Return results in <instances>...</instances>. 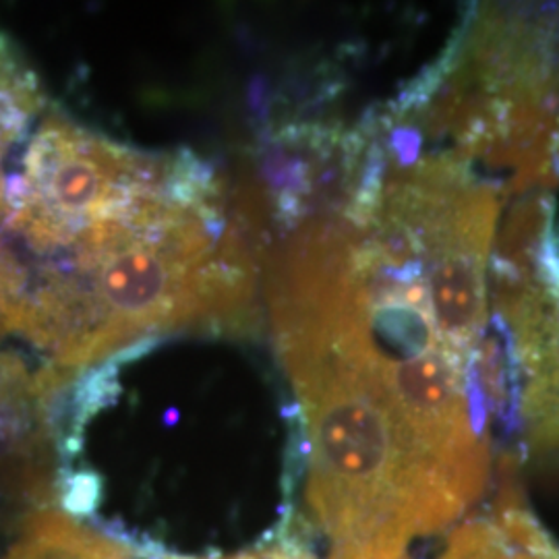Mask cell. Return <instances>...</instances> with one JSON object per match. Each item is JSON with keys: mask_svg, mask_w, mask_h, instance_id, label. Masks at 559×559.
<instances>
[{"mask_svg": "<svg viewBox=\"0 0 559 559\" xmlns=\"http://www.w3.org/2000/svg\"><path fill=\"white\" fill-rule=\"evenodd\" d=\"M295 390L305 503L325 559H411L475 498L420 443L376 365L320 323H278Z\"/></svg>", "mask_w": 559, "mask_h": 559, "instance_id": "1", "label": "cell"}, {"mask_svg": "<svg viewBox=\"0 0 559 559\" xmlns=\"http://www.w3.org/2000/svg\"><path fill=\"white\" fill-rule=\"evenodd\" d=\"M177 156L156 158L46 110L9 182L4 224L44 260L36 276L64 272L87 239L133 216L173 177Z\"/></svg>", "mask_w": 559, "mask_h": 559, "instance_id": "2", "label": "cell"}, {"mask_svg": "<svg viewBox=\"0 0 559 559\" xmlns=\"http://www.w3.org/2000/svg\"><path fill=\"white\" fill-rule=\"evenodd\" d=\"M500 493L479 519L456 526L438 559H559V545L526 508L514 462L501 460Z\"/></svg>", "mask_w": 559, "mask_h": 559, "instance_id": "3", "label": "cell"}, {"mask_svg": "<svg viewBox=\"0 0 559 559\" xmlns=\"http://www.w3.org/2000/svg\"><path fill=\"white\" fill-rule=\"evenodd\" d=\"M510 340L526 440L537 454L559 459V316Z\"/></svg>", "mask_w": 559, "mask_h": 559, "instance_id": "4", "label": "cell"}, {"mask_svg": "<svg viewBox=\"0 0 559 559\" xmlns=\"http://www.w3.org/2000/svg\"><path fill=\"white\" fill-rule=\"evenodd\" d=\"M40 81L13 41L0 36V222L7 214L9 182L32 127L44 112Z\"/></svg>", "mask_w": 559, "mask_h": 559, "instance_id": "5", "label": "cell"}, {"mask_svg": "<svg viewBox=\"0 0 559 559\" xmlns=\"http://www.w3.org/2000/svg\"><path fill=\"white\" fill-rule=\"evenodd\" d=\"M138 556L96 526L57 506L29 512L21 537L2 559H135Z\"/></svg>", "mask_w": 559, "mask_h": 559, "instance_id": "6", "label": "cell"}, {"mask_svg": "<svg viewBox=\"0 0 559 559\" xmlns=\"http://www.w3.org/2000/svg\"><path fill=\"white\" fill-rule=\"evenodd\" d=\"M27 290V272L13 251L0 245V338L13 334Z\"/></svg>", "mask_w": 559, "mask_h": 559, "instance_id": "7", "label": "cell"}, {"mask_svg": "<svg viewBox=\"0 0 559 559\" xmlns=\"http://www.w3.org/2000/svg\"><path fill=\"white\" fill-rule=\"evenodd\" d=\"M222 559H318L300 539L288 540L276 545L272 549H263V551H255V554H245V556H235V558Z\"/></svg>", "mask_w": 559, "mask_h": 559, "instance_id": "8", "label": "cell"}]
</instances>
